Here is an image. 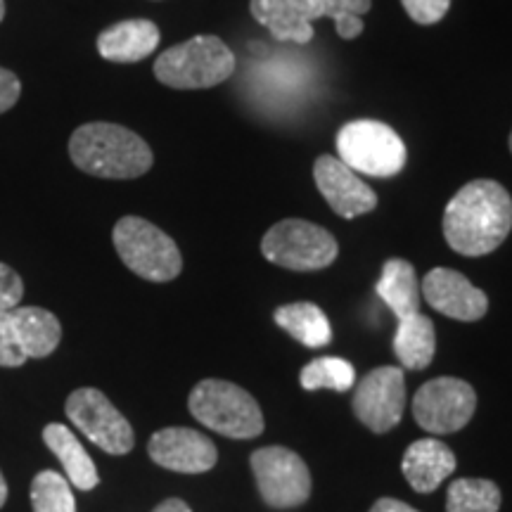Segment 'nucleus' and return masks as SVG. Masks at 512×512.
<instances>
[{"label": "nucleus", "instance_id": "f257e3e1", "mask_svg": "<svg viewBox=\"0 0 512 512\" xmlns=\"http://www.w3.org/2000/svg\"><path fill=\"white\" fill-rule=\"evenodd\" d=\"M512 230V197L496 181H472L444 211V238L463 256L491 254Z\"/></svg>", "mask_w": 512, "mask_h": 512}, {"label": "nucleus", "instance_id": "f03ea898", "mask_svg": "<svg viewBox=\"0 0 512 512\" xmlns=\"http://www.w3.org/2000/svg\"><path fill=\"white\" fill-rule=\"evenodd\" d=\"M69 157L86 174L128 181L152 169V150L138 133L117 124H86L69 140Z\"/></svg>", "mask_w": 512, "mask_h": 512}, {"label": "nucleus", "instance_id": "7ed1b4c3", "mask_svg": "<svg viewBox=\"0 0 512 512\" xmlns=\"http://www.w3.org/2000/svg\"><path fill=\"white\" fill-rule=\"evenodd\" d=\"M190 413L204 427L230 439H254L264 432V413L259 403L238 384L226 380H202L190 392Z\"/></svg>", "mask_w": 512, "mask_h": 512}, {"label": "nucleus", "instance_id": "20e7f679", "mask_svg": "<svg viewBox=\"0 0 512 512\" xmlns=\"http://www.w3.org/2000/svg\"><path fill=\"white\" fill-rule=\"evenodd\" d=\"M235 72V55L221 38L195 36L157 57L155 76L178 91L214 88Z\"/></svg>", "mask_w": 512, "mask_h": 512}, {"label": "nucleus", "instance_id": "39448f33", "mask_svg": "<svg viewBox=\"0 0 512 512\" xmlns=\"http://www.w3.org/2000/svg\"><path fill=\"white\" fill-rule=\"evenodd\" d=\"M114 249L121 261L140 278L152 283H169L183 271V256L176 242L138 216H124L112 233Z\"/></svg>", "mask_w": 512, "mask_h": 512}, {"label": "nucleus", "instance_id": "423d86ee", "mask_svg": "<svg viewBox=\"0 0 512 512\" xmlns=\"http://www.w3.org/2000/svg\"><path fill=\"white\" fill-rule=\"evenodd\" d=\"M339 159L356 174L396 176L406 166V145L392 126L373 119L349 121L337 133Z\"/></svg>", "mask_w": 512, "mask_h": 512}, {"label": "nucleus", "instance_id": "0eeeda50", "mask_svg": "<svg viewBox=\"0 0 512 512\" xmlns=\"http://www.w3.org/2000/svg\"><path fill=\"white\" fill-rule=\"evenodd\" d=\"M261 252L271 264L290 271H320L337 259V240L325 228L302 219L275 223L261 240Z\"/></svg>", "mask_w": 512, "mask_h": 512}, {"label": "nucleus", "instance_id": "6e6552de", "mask_svg": "<svg viewBox=\"0 0 512 512\" xmlns=\"http://www.w3.org/2000/svg\"><path fill=\"white\" fill-rule=\"evenodd\" d=\"M256 486L266 505L278 510L297 508L311 496V472L302 456L285 446H266L249 458Z\"/></svg>", "mask_w": 512, "mask_h": 512}, {"label": "nucleus", "instance_id": "1a4fd4ad", "mask_svg": "<svg viewBox=\"0 0 512 512\" xmlns=\"http://www.w3.org/2000/svg\"><path fill=\"white\" fill-rule=\"evenodd\" d=\"M64 413L74 422L76 430H81L110 456H126L128 451H133L136 434H133L131 422L114 408V403L100 389H76L64 403Z\"/></svg>", "mask_w": 512, "mask_h": 512}, {"label": "nucleus", "instance_id": "9d476101", "mask_svg": "<svg viewBox=\"0 0 512 512\" xmlns=\"http://www.w3.org/2000/svg\"><path fill=\"white\" fill-rule=\"evenodd\" d=\"M477 408L472 384L458 377H437L425 382L413 399L415 422L430 434H451L463 430Z\"/></svg>", "mask_w": 512, "mask_h": 512}, {"label": "nucleus", "instance_id": "9b49d317", "mask_svg": "<svg viewBox=\"0 0 512 512\" xmlns=\"http://www.w3.org/2000/svg\"><path fill=\"white\" fill-rule=\"evenodd\" d=\"M356 418L375 434H387L399 425L406 408V380L403 368L382 366L358 382L354 392Z\"/></svg>", "mask_w": 512, "mask_h": 512}, {"label": "nucleus", "instance_id": "f8f14e48", "mask_svg": "<svg viewBox=\"0 0 512 512\" xmlns=\"http://www.w3.org/2000/svg\"><path fill=\"white\" fill-rule=\"evenodd\" d=\"M147 453L159 467L183 472V475H202L219 460L214 441L190 427H166L150 437Z\"/></svg>", "mask_w": 512, "mask_h": 512}, {"label": "nucleus", "instance_id": "ddd939ff", "mask_svg": "<svg viewBox=\"0 0 512 512\" xmlns=\"http://www.w3.org/2000/svg\"><path fill=\"white\" fill-rule=\"evenodd\" d=\"M313 178H316L320 195L342 219H356L377 207L375 192L339 157H318L313 166Z\"/></svg>", "mask_w": 512, "mask_h": 512}, {"label": "nucleus", "instance_id": "4468645a", "mask_svg": "<svg viewBox=\"0 0 512 512\" xmlns=\"http://www.w3.org/2000/svg\"><path fill=\"white\" fill-rule=\"evenodd\" d=\"M422 297L434 311L453 320L475 323L489 311L486 294L470 283L463 273L451 268H434L422 280Z\"/></svg>", "mask_w": 512, "mask_h": 512}, {"label": "nucleus", "instance_id": "2eb2a0df", "mask_svg": "<svg viewBox=\"0 0 512 512\" xmlns=\"http://www.w3.org/2000/svg\"><path fill=\"white\" fill-rule=\"evenodd\" d=\"M249 10L278 41L304 46L313 38V22L325 17L328 0H249Z\"/></svg>", "mask_w": 512, "mask_h": 512}, {"label": "nucleus", "instance_id": "dca6fc26", "mask_svg": "<svg viewBox=\"0 0 512 512\" xmlns=\"http://www.w3.org/2000/svg\"><path fill=\"white\" fill-rule=\"evenodd\" d=\"M401 472L418 494H432L448 475L456 472V456L444 441L420 439L403 453Z\"/></svg>", "mask_w": 512, "mask_h": 512}, {"label": "nucleus", "instance_id": "f3484780", "mask_svg": "<svg viewBox=\"0 0 512 512\" xmlns=\"http://www.w3.org/2000/svg\"><path fill=\"white\" fill-rule=\"evenodd\" d=\"M159 46V29L150 19H126L98 36V53L110 62L131 64L145 60Z\"/></svg>", "mask_w": 512, "mask_h": 512}, {"label": "nucleus", "instance_id": "a211bd4d", "mask_svg": "<svg viewBox=\"0 0 512 512\" xmlns=\"http://www.w3.org/2000/svg\"><path fill=\"white\" fill-rule=\"evenodd\" d=\"M43 441H46V446L62 463L69 484L76 486L79 491H91L100 484L98 467H95L86 448L81 446V441L74 437L69 427L60 425V422H50L46 430H43Z\"/></svg>", "mask_w": 512, "mask_h": 512}, {"label": "nucleus", "instance_id": "6ab92c4d", "mask_svg": "<svg viewBox=\"0 0 512 512\" xmlns=\"http://www.w3.org/2000/svg\"><path fill=\"white\" fill-rule=\"evenodd\" d=\"M377 294L387 309L394 313L396 320L420 313V283L418 273L411 261L406 259H389L384 261L380 283H377Z\"/></svg>", "mask_w": 512, "mask_h": 512}, {"label": "nucleus", "instance_id": "aec40b11", "mask_svg": "<svg viewBox=\"0 0 512 512\" xmlns=\"http://www.w3.org/2000/svg\"><path fill=\"white\" fill-rule=\"evenodd\" d=\"M437 351V332H434L432 318L425 313H415L399 320L394 335V354L408 370H425L432 363Z\"/></svg>", "mask_w": 512, "mask_h": 512}, {"label": "nucleus", "instance_id": "412c9836", "mask_svg": "<svg viewBox=\"0 0 512 512\" xmlns=\"http://www.w3.org/2000/svg\"><path fill=\"white\" fill-rule=\"evenodd\" d=\"M275 323L283 328L287 335H292L297 342H302L309 349H320L330 344L332 328L330 320L323 309L311 302H297L280 306L275 311Z\"/></svg>", "mask_w": 512, "mask_h": 512}, {"label": "nucleus", "instance_id": "4be33fe9", "mask_svg": "<svg viewBox=\"0 0 512 512\" xmlns=\"http://www.w3.org/2000/svg\"><path fill=\"white\" fill-rule=\"evenodd\" d=\"M501 489L491 479H456L448 486L446 512H498Z\"/></svg>", "mask_w": 512, "mask_h": 512}, {"label": "nucleus", "instance_id": "5701e85b", "mask_svg": "<svg viewBox=\"0 0 512 512\" xmlns=\"http://www.w3.org/2000/svg\"><path fill=\"white\" fill-rule=\"evenodd\" d=\"M356 370L349 361L337 356H325L311 361L302 370V387L306 392H316V389H332V392H349L354 387Z\"/></svg>", "mask_w": 512, "mask_h": 512}, {"label": "nucleus", "instance_id": "b1692460", "mask_svg": "<svg viewBox=\"0 0 512 512\" xmlns=\"http://www.w3.org/2000/svg\"><path fill=\"white\" fill-rule=\"evenodd\" d=\"M31 505L34 512H76L72 484L55 470L38 472L31 482Z\"/></svg>", "mask_w": 512, "mask_h": 512}, {"label": "nucleus", "instance_id": "393cba45", "mask_svg": "<svg viewBox=\"0 0 512 512\" xmlns=\"http://www.w3.org/2000/svg\"><path fill=\"white\" fill-rule=\"evenodd\" d=\"M370 10V0H328L325 17L335 22L337 34L351 41L363 31V15Z\"/></svg>", "mask_w": 512, "mask_h": 512}, {"label": "nucleus", "instance_id": "a878e982", "mask_svg": "<svg viewBox=\"0 0 512 512\" xmlns=\"http://www.w3.org/2000/svg\"><path fill=\"white\" fill-rule=\"evenodd\" d=\"M29 361L24 351L22 330H19L15 309L0 313V368H19Z\"/></svg>", "mask_w": 512, "mask_h": 512}, {"label": "nucleus", "instance_id": "bb28decb", "mask_svg": "<svg viewBox=\"0 0 512 512\" xmlns=\"http://www.w3.org/2000/svg\"><path fill=\"white\" fill-rule=\"evenodd\" d=\"M408 17L418 24H437L451 8V0H401Z\"/></svg>", "mask_w": 512, "mask_h": 512}, {"label": "nucleus", "instance_id": "cd10ccee", "mask_svg": "<svg viewBox=\"0 0 512 512\" xmlns=\"http://www.w3.org/2000/svg\"><path fill=\"white\" fill-rule=\"evenodd\" d=\"M24 297L22 278L8 264H0V313L19 306Z\"/></svg>", "mask_w": 512, "mask_h": 512}, {"label": "nucleus", "instance_id": "c85d7f7f", "mask_svg": "<svg viewBox=\"0 0 512 512\" xmlns=\"http://www.w3.org/2000/svg\"><path fill=\"white\" fill-rule=\"evenodd\" d=\"M19 93H22V83L10 69L0 67V114L8 112L12 105L19 100Z\"/></svg>", "mask_w": 512, "mask_h": 512}, {"label": "nucleus", "instance_id": "c756f323", "mask_svg": "<svg viewBox=\"0 0 512 512\" xmlns=\"http://www.w3.org/2000/svg\"><path fill=\"white\" fill-rule=\"evenodd\" d=\"M370 512H418L415 508H411L408 503L403 501H396V498H380Z\"/></svg>", "mask_w": 512, "mask_h": 512}, {"label": "nucleus", "instance_id": "7c9ffc66", "mask_svg": "<svg viewBox=\"0 0 512 512\" xmlns=\"http://www.w3.org/2000/svg\"><path fill=\"white\" fill-rule=\"evenodd\" d=\"M152 512H192V510L188 503L181 501V498H166V501L159 503Z\"/></svg>", "mask_w": 512, "mask_h": 512}, {"label": "nucleus", "instance_id": "2f4dec72", "mask_svg": "<svg viewBox=\"0 0 512 512\" xmlns=\"http://www.w3.org/2000/svg\"><path fill=\"white\" fill-rule=\"evenodd\" d=\"M5 501H8V482H5L3 472H0V508H3Z\"/></svg>", "mask_w": 512, "mask_h": 512}, {"label": "nucleus", "instance_id": "473e14b6", "mask_svg": "<svg viewBox=\"0 0 512 512\" xmlns=\"http://www.w3.org/2000/svg\"><path fill=\"white\" fill-rule=\"evenodd\" d=\"M3 17H5V3L0 0V22H3Z\"/></svg>", "mask_w": 512, "mask_h": 512}, {"label": "nucleus", "instance_id": "72a5a7b5", "mask_svg": "<svg viewBox=\"0 0 512 512\" xmlns=\"http://www.w3.org/2000/svg\"><path fill=\"white\" fill-rule=\"evenodd\" d=\"M510 152H512V133H510Z\"/></svg>", "mask_w": 512, "mask_h": 512}]
</instances>
